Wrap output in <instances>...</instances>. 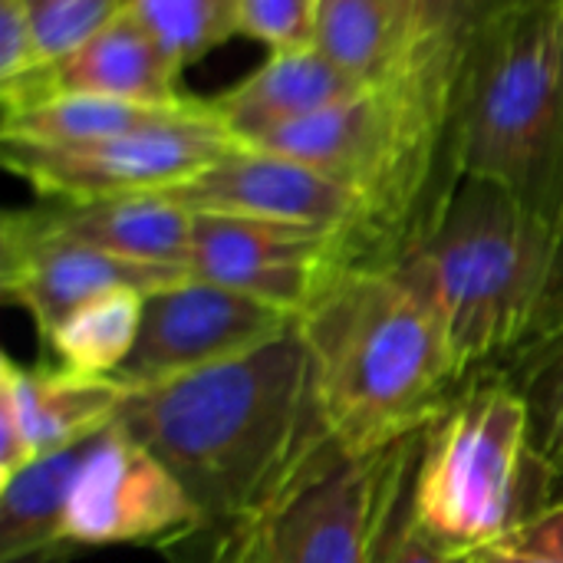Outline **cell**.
<instances>
[{"label": "cell", "instance_id": "22", "mask_svg": "<svg viewBox=\"0 0 563 563\" xmlns=\"http://www.w3.org/2000/svg\"><path fill=\"white\" fill-rule=\"evenodd\" d=\"M525 399L548 505L563 501V330L505 369Z\"/></svg>", "mask_w": 563, "mask_h": 563}, {"label": "cell", "instance_id": "7", "mask_svg": "<svg viewBox=\"0 0 563 563\" xmlns=\"http://www.w3.org/2000/svg\"><path fill=\"white\" fill-rule=\"evenodd\" d=\"M238 142L221 129L211 106L201 112L112 135L92 142H23L0 139L3 165L20 175L40 198H122V195H162L211 162H218Z\"/></svg>", "mask_w": 563, "mask_h": 563}, {"label": "cell", "instance_id": "18", "mask_svg": "<svg viewBox=\"0 0 563 563\" xmlns=\"http://www.w3.org/2000/svg\"><path fill=\"white\" fill-rule=\"evenodd\" d=\"M86 445L46 455L0 482V563H63L79 548L69 538V495Z\"/></svg>", "mask_w": 563, "mask_h": 563}, {"label": "cell", "instance_id": "25", "mask_svg": "<svg viewBox=\"0 0 563 563\" xmlns=\"http://www.w3.org/2000/svg\"><path fill=\"white\" fill-rule=\"evenodd\" d=\"M422 452V449H419ZM419 465V462H416ZM412 478H416V468L412 475L406 478L383 531H379V541H376V554L373 563H468L472 554H459L452 548H445L442 541H435L422 521L416 518V508H412Z\"/></svg>", "mask_w": 563, "mask_h": 563}, {"label": "cell", "instance_id": "3", "mask_svg": "<svg viewBox=\"0 0 563 563\" xmlns=\"http://www.w3.org/2000/svg\"><path fill=\"white\" fill-rule=\"evenodd\" d=\"M320 409L350 455L426 432L468 383L435 307L393 267H343L300 313Z\"/></svg>", "mask_w": 563, "mask_h": 563}, {"label": "cell", "instance_id": "27", "mask_svg": "<svg viewBox=\"0 0 563 563\" xmlns=\"http://www.w3.org/2000/svg\"><path fill=\"white\" fill-rule=\"evenodd\" d=\"M505 544L528 551V554H541L551 561H563V501L548 505L541 515H534L515 538H508Z\"/></svg>", "mask_w": 563, "mask_h": 563}, {"label": "cell", "instance_id": "16", "mask_svg": "<svg viewBox=\"0 0 563 563\" xmlns=\"http://www.w3.org/2000/svg\"><path fill=\"white\" fill-rule=\"evenodd\" d=\"M521 0H409L416 46L396 86L422 122L449 145L459 89L475 46L492 23Z\"/></svg>", "mask_w": 563, "mask_h": 563}, {"label": "cell", "instance_id": "26", "mask_svg": "<svg viewBox=\"0 0 563 563\" xmlns=\"http://www.w3.org/2000/svg\"><path fill=\"white\" fill-rule=\"evenodd\" d=\"M317 0H244L241 33L267 43L271 53L313 46Z\"/></svg>", "mask_w": 563, "mask_h": 563}, {"label": "cell", "instance_id": "8", "mask_svg": "<svg viewBox=\"0 0 563 563\" xmlns=\"http://www.w3.org/2000/svg\"><path fill=\"white\" fill-rule=\"evenodd\" d=\"M195 214H244L333 231L346 241L350 261L379 264L373 211L343 181L254 145H234L195 178L162 191Z\"/></svg>", "mask_w": 563, "mask_h": 563}, {"label": "cell", "instance_id": "15", "mask_svg": "<svg viewBox=\"0 0 563 563\" xmlns=\"http://www.w3.org/2000/svg\"><path fill=\"white\" fill-rule=\"evenodd\" d=\"M360 89L317 46H303L271 53L257 73L224 96L208 99V106L238 145H257Z\"/></svg>", "mask_w": 563, "mask_h": 563}, {"label": "cell", "instance_id": "19", "mask_svg": "<svg viewBox=\"0 0 563 563\" xmlns=\"http://www.w3.org/2000/svg\"><path fill=\"white\" fill-rule=\"evenodd\" d=\"M313 46L356 86H389L412 59V7L409 0H317Z\"/></svg>", "mask_w": 563, "mask_h": 563}, {"label": "cell", "instance_id": "12", "mask_svg": "<svg viewBox=\"0 0 563 563\" xmlns=\"http://www.w3.org/2000/svg\"><path fill=\"white\" fill-rule=\"evenodd\" d=\"M188 277L181 267H152L102 254L36 228L23 211L0 224V290L7 303L30 313L40 343L82 303L112 290H162Z\"/></svg>", "mask_w": 563, "mask_h": 563}, {"label": "cell", "instance_id": "6", "mask_svg": "<svg viewBox=\"0 0 563 563\" xmlns=\"http://www.w3.org/2000/svg\"><path fill=\"white\" fill-rule=\"evenodd\" d=\"M422 435L373 455L327 442L267 505L205 525L165 551L172 563H373L379 531L412 475Z\"/></svg>", "mask_w": 563, "mask_h": 563}, {"label": "cell", "instance_id": "9", "mask_svg": "<svg viewBox=\"0 0 563 563\" xmlns=\"http://www.w3.org/2000/svg\"><path fill=\"white\" fill-rule=\"evenodd\" d=\"M198 528L185 485L119 422L86 442L69 495V538L79 551L132 544L165 554Z\"/></svg>", "mask_w": 563, "mask_h": 563}, {"label": "cell", "instance_id": "17", "mask_svg": "<svg viewBox=\"0 0 563 563\" xmlns=\"http://www.w3.org/2000/svg\"><path fill=\"white\" fill-rule=\"evenodd\" d=\"M178 76L181 66L139 23V16L125 10L89 43L46 69L36 102L56 92H86L142 106H185L191 99L178 92Z\"/></svg>", "mask_w": 563, "mask_h": 563}, {"label": "cell", "instance_id": "23", "mask_svg": "<svg viewBox=\"0 0 563 563\" xmlns=\"http://www.w3.org/2000/svg\"><path fill=\"white\" fill-rule=\"evenodd\" d=\"M244 0H132L139 23L185 69L241 33Z\"/></svg>", "mask_w": 563, "mask_h": 563}, {"label": "cell", "instance_id": "13", "mask_svg": "<svg viewBox=\"0 0 563 563\" xmlns=\"http://www.w3.org/2000/svg\"><path fill=\"white\" fill-rule=\"evenodd\" d=\"M129 389L109 376H82L63 366L0 363V482L20 468L69 452L102 435Z\"/></svg>", "mask_w": 563, "mask_h": 563}, {"label": "cell", "instance_id": "2", "mask_svg": "<svg viewBox=\"0 0 563 563\" xmlns=\"http://www.w3.org/2000/svg\"><path fill=\"white\" fill-rule=\"evenodd\" d=\"M386 267L435 307L465 379L511 369L563 330V224L492 181L455 178Z\"/></svg>", "mask_w": 563, "mask_h": 563}, {"label": "cell", "instance_id": "1", "mask_svg": "<svg viewBox=\"0 0 563 563\" xmlns=\"http://www.w3.org/2000/svg\"><path fill=\"white\" fill-rule=\"evenodd\" d=\"M115 422L172 468L201 528L267 505L333 442L300 320L247 356L129 393Z\"/></svg>", "mask_w": 563, "mask_h": 563}, {"label": "cell", "instance_id": "10", "mask_svg": "<svg viewBox=\"0 0 563 563\" xmlns=\"http://www.w3.org/2000/svg\"><path fill=\"white\" fill-rule=\"evenodd\" d=\"M297 320L218 284L181 277L145 297L139 343L112 379L129 393L152 389L247 356L284 336Z\"/></svg>", "mask_w": 563, "mask_h": 563}, {"label": "cell", "instance_id": "28", "mask_svg": "<svg viewBox=\"0 0 563 563\" xmlns=\"http://www.w3.org/2000/svg\"><path fill=\"white\" fill-rule=\"evenodd\" d=\"M468 563H563L551 561V558H541V554H528V551H518L511 544H498V548H488V551H478L472 554Z\"/></svg>", "mask_w": 563, "mask_h": 563}, {"label": "cell", "instance_id": "11", "mask_svg": "<svg viewBox=\"0 0 563 563\" xmlns=\"http://www.w3.org/2000/svg\"><path fill=\"white\" fill-rule=\"evenodd\" d=\"M343 267H353V261L340 234L244 214H195L185 261L188 277L294 317H300Z\"/></svg>", "mask_w": 563, "mask_h": 563}, {"label": "cell", "instance_id": "24", "mask_svg": "<svg viewBox=\"0 0 563 563\" xmlns=\"http://www.w3.org/2000/svg\"><path fill=\"white\" fill-rule=\"evenodd\" d=\"M33 40L46 66L76 53L112 20H119L132 0H23Z\"/></svg>", "mask_w": 563, "mask_h": 563}, {"label": "cell", "instance_id": "21", "mask_svg": "<svg viewBox=\"0 0 563 563\" xmlns=\"http://www.w3.org/2000/svg\"><path fill=\"white\" fill-rule=\"evenodd\" d=\"M142 290H112L73 310L43 343L56 366L82 376H115L132 356L145 310Z\"/></svg>", "mask_w": 563, "mask_h": 563}, {"label": "cell", "instance_id": "20", "mask_svg": "<svg viewBox=\"0 0 563 563\" xmlns=\"http://www.w3.org/2000/svg\"><path fill=\"white\" fill-rule=\"evenodd\" d=\"M205 102L185 106H142L109 96H86V92H56L33 106L3 112L0 139H23V142H92L112 139L152 125H165L185 115L201 112Z\"/></svg>", "mask_w": 563, "mask_h": 563}, {"label": "cell", "instance_id": "5", "mask_svg": "<svg viewBox=\"0 0 563 563\" xmlns=\"http://www.w3.org/2000/svg\"><path fill=\"white\" fill-rule=\"evenodd\" d=\"M412 508L459 554L505 544L548 508L528 409L508 373L472 376L426 429Z\"/></svg>", "mask_w": 563, "mask_h": 563}, {"label": "cell", "instance_id": "4", "mask_svg": "<svg viewBox=\"0 0 563 563\" xmlns=\"http://www.w3.org/2000/svg\"><path fill=\"white\" fill-rule=\"evenodd\" d=\"M449 158L563 224V0H521L472 53Z\"/></svg>", "mask_w": 563, "mask_h": 563}, {"label": "cell", "instance_id": "14", "mask_svg": "<svg viewBox=\"0 0 563 563\" xmlns=\"http://www.w3.org/2000/svg\"><path fill=\"white\" fill-rule=\"evenodd\" d=\"M23 214L36 228L102 254L181 271L195 228V214L165 195H122L89 201L40 198V205L23 208Z\"/></svg>", "mask_w": 563, "mask_h": 563}]
</instances>
